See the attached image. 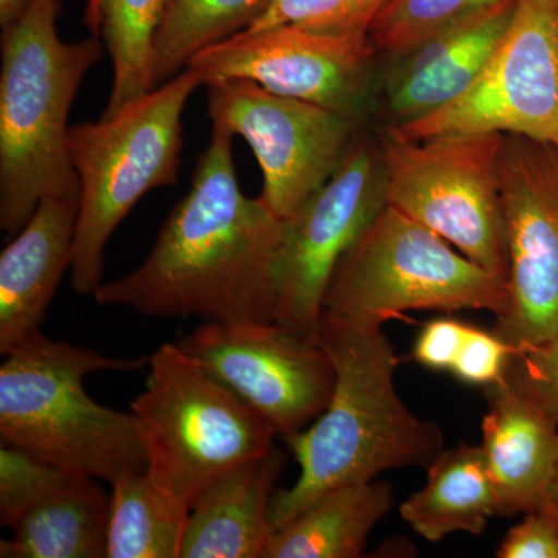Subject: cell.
<instances>
[{
    "mask_svg": "<svg viewBox=\"0 0 558 558\" xmlns=\"http://www.w3.org/2000/svg\"><path fill=\"white\" fill-rule=\"evenodd\" d=\"M233 138L213 124L191 189L171 209L148 258L126 277L102 282L94 295L98 304L157 318L274 322L282 220L263 197L242 193Z\"/></svg>",
    "mask_w": 558,
    "mask_h": 558,
    "instance_id": "6da1fadb",
    "label": "cell"
},
{
    "mask_svg": "<svg viewBox=\"0 0 558 558\" xmlns=\"http://www.w3.org/2000/svg\"><path fill=\"white\" fill-rule=\"evenodd\" d=\"M381 326L325 310L319 315L314 340L328 352L336 387L310 427L284 439L300 476L271 498L275 531L332 488L368 483L388 470L427 469L444 450L442 428L400 399L399 357Z\"/></svg>",
    "mask_w": 558,
    "mask_h": 558,
    "instance_id": "7a4b0ae2",
    "label": "cell"
},
{
    "mask_svg": "<svg viewBox=\"0 0 558 558\" xmlns=\"http://www.w3.org/2000/svg\"><path fill=\"white\" fill-rule=\"evenodd\" d=\"M61 0H28L2 27L0 229L14 238L46 197H80L69 153V113L84 76L101 60L97 36L64 43Z\"/></svg>",
    "mask_w": 558,
    "mask_h": 558,
    "instance_id": "3957f363",
    "label": "cell"
},
{
    "mask_svg": "<svg viewBox=\"0 0 558 558\" xmlns=\"http://www.w3.org/2000/svg\"><path fill=\"white\" fill-rule=\"evenodd\" d=\"M0 366V439L54 468L112 484L146 470L134 414L89 398L84 379L100 371H137L149 359H113L51 340L43 330Z\"/></svg>",
    "mask_w": 558,
    "mask_h": 558,
    "instance_id": "277c9868",
    "label": "cell"
},
{
    "mask_svg": "<svg viewBox=\"0 0 558 558\" xmlns=\"http://www.w3.org/2000/svg\"><path fill=\"white\" fill-rule=\"evenodd\" d=\"M201 86V73L189 68L116 116L70 128V159L80 180L70 282L80 295L100 289L106 245L137 202L178 183L183 110Z\"/></svg>",
    "mask_w": 558,
    "mask_h": 558,
    "instance_id": "5b68a950",
    "label": "cell"
},
{
    "mask_svg": "<svg viewBox=\"0 0 558 558\" xmlns=\"http://www.w3.org/2000/svg\"><path fill=\"white\" fill-rule=\"evenodd\" d=\"M132 400L146 473L190 510L213 484L274 449L277 432L178 343L149 357Z\"/></svg>",
    "mask_w": 558,
    "mask_h": 558,
    "instance_id": "8992f818",
    "label": "cell"
},
{
    "mask_svg": "<svg viewBox=\"0 0 558 558\" xmlns=\"http://www.w3.org/2000/svg\"><path fill=\"white\" fill-rule=\"evenodd\" d=\"M508 307V282L388 202L341 256L325 296V311L379 325L410 311L499 318Z\"/></svg>",
    "mask_w": 558,
    "mask_h": 558,
    "instance_id": "52a82bcc",
    "label": "cell"
},
{
    "mask_svg": "<svg viewBox=\"0 0 558 558\" xmlns=\"http://www.w3.org/2000/svg\"><path fill=\"white\" fill-rule=\"evenodd\" d=\"M379 142L388 204L508 282L498 175L505 134L451 132L413 140L388 128Z\"/></svg>",
    "mask_w": 558,
    "mask_h": 558,
    "instance_id": "ba28073f",
    "label": "cell"
},
{
    "mask_svg": "<svg viewBox=\"0 0 558 558\" xmlns=\"http://www.w3.org/2000/svg\"><path fill=\"white\" fill-rule=\"evenodd\" d=\"M207 102L215 126L248 143L263 171L260 197L281 220L332 179L363 132L362 124L333 110L248 80L208 83Z\"/></svg>",
    "mask_w": 558,
    "mask_h": 558,
    "instance_id": "9c48e42d",
    "label": "cell"
},
{
    "mask_svg": "<svg viewBox=\"0 0 558 558\" xmlns=\"http://www.w3.org/2000/svg\"><path fill=\"white\" fill-rule=\"evenodd\" d=\"M389 130L413 140L501 132L558 148V0H517L476 83L447 108Z\"/></svg>",
    "mask_w": 558,
    "mask_h": 558,
    "instance_id": "30bf717a",
    "label": "cell"
},
{
    "mask_svg": "<svg viewBox=\"0 0 558 558\" xmlns=\"http://www.w3.org/2000/svg\"><path fill=\"white\" fill-rule=\"evenodd\" d=\"M385 204L380 142L362 132L332 179L282 220L275 260V323L314 337L337 264Z\"/></svg>",
    "mask_w": 558,
    "mask_h": 558,
    "instance_id": "8fae6325",
    "label": "cell"
},
{
    "mask_svg": "<svg viewBox=\"0 0 558 558\" xmlns=\"http://www.w3.org/2000/svg\"><path fill=\"white\" fill-rule=\"evenodd\" d=\"M379 51L369 36L329 35L284 24L238 33L191 60L208 83L248 80L362 124L376 90Z\"/></svg>",
    "mask_w": 558,
    "mask_h": 558,
    "instance_id": "7c38bea8",
    "label": "cell"
},
{
    "mask_svg": "<svg viewBox=\"0 0 558 558\" xmlns=\"http://www.w3.org/2000/svg\"><path fill=\"white\" fill-rule=\"evenodd\" d=\"M288 439L328 407L336 369L325 348L275 322H204L178 343Z\"/></svg>",
    "mask_w": 558,
    "mask_h": 558,
    "instance_id": "4fadbf2b",
    "label": "cell"
},
{
    "mask_svg": "<svg viewBox=\"0 0 558 558\" xmlns=\"http://www.w3.org/2000/svg\"><path fill=\"white\" fill-rule=\"evenodd\" d=\"M498 175L509 307L492 330L515 349L558 330V148L505 134Z\"/></svg>",
    "mask_w": 558,
    "mask_h": 558,
    "instance_id": "5bb4252c",
    "label": "cell"
},
{
    "mask_svg": "<svg viewBox=\"0 0 558 558\" xmlns=\"http://www.w3.org/2000/svg\"><path fill=\"white\" fill-rule=\"evenodd\" d=\"M517 0H506L387 58L384 102L388 128L405 126L459 100L480 78L505 35Z\"/></svg>",
    "mask_w": 558,
    "mask_h": 558,
    "instance_id": "9a60e30c",
    "label": "cell"
},
{
    "mask_svg": "<svg viewBox=\"0 0 558 558\" xmlns=\"http://www.w3.org/2000/svg\"><path fill=\"white\" fill-rule=\"evenodd\" d=\"M80 197H46L0 253V354L38 333L72 267Z\"/></svg>",
    "mask_w": 558,
    "mask_h": 558,
    "instance_id": "2e32d148",
    "label": "cell"
},
{
    "mask_svg": "<svg viewBox=\"0 0 558 558\" xmlns=\"http://www.w3.org/2000/svg\"><path fill=\"white\" fill-rule=\"evenodd\" d=\"M483 449L497 517L543 510L558 464V424L501 385L487 388Z\"/></svg>",
    "mask_w": 558,
    "mask_h": 558,
    "instance_id": "e0dca14e",
    "label": "cell"
},
{
    "mask_svg": "<svg viewBox=\"0 0 558 558\" xmlns=\"http://www.w3.org/2000/svg\"><path fill=\"white\" fill-rule=\"evenodd\" d=\"M288 464L277 446L202 495L190 510L180 558H263L275 529L270 502Z\"/></svg>",
    "mask_w": 558,
    "mask_h": 558,
    "instance_id": "ac0fdd59",
    "label": "cell"
},
{
    "mask_svg": "<svg viewBox=\"0 0 558 558\" xmlns=\"http://www.w3.org/2000/svg\"><path fill=\"white\" fill-rule=\"evenodd\" d=\"M110 497L97 480L61 470L9 526L2 558L108 557Z\"/></svg>",
    "mask_w": 558,
    "mask_h": 558,
    "instance_id": "d6986e66",
    "label": "cell"
},
{
    "mask_svg": "<svg viewBox=\"0 0 558 558\" xmlns=\"http://www.w3.org/2000/svg\"><path fill=\"white\" fill-rule=\"evenodd\" d=\"M395 506L379 478L326 492L271 535L263 558H359L371 532Z\"/></svg>",
    "mask_w": 558,
    "mask_h": 558,
    "instance_id": "ffe728a7",
    "label": "cell"
},
{
    "mask_svg": "<svg viewBox=\"0 0 558 558\" xmlns=\"http://www.w3.org/2000/svg\"><path fill=\"white\" fill-rule=\"evenodd\" d=\"M425 470V486L400 505L402 520L429 543L457 532L483 535L498 502L481 446L444 449Z\"/></svg>",
    "mask_w": 558,
    "mask_h": 558,
    "instance_id": "44dd1931",
    "label": "cell"
},
{
    "mask_svg": "<svg viewBox=\"0 0 558 558\" xmlns=\"http://www.w3.org/2000/svg\"><path fill=\"white\" fill-rule=\"evenodd\" d=\"M110 486L108 558H179L190 509L146 470L123 473Z\"/></svg>",
    "mask_w": 558,
    "mask_h": 558,
    "instance_id": "7402d4cb",
    "label": "cell"
},
{
    "mask_svg": "<svg viewBox=\"0 0 558 558\" xmlns=\"http://www.w3.org/2000/svg\"><path fill=\"white\" fill-rule=\"evenodd\" d=\"M269 0H170L154 44L153 87L183 70L202 50L247 31Z\"/></svg>",
    "mask_w": 558,
    "mask_h": 558,
    "instance_id": "603a6c76",
    "label": "cell"
},
{
    "mask_svg": "<svg viewBox=\"0 0 558 558\" xmlns=\"http://www.w3.org/2000/svg\"><path fill=\"white\" fill-rule=\"evenodd\" d=\"M170 0H100V38L113 65V84L101 119L153 90L154 44Z\"/></svg>",
    "mask_w": 558,
    "mask_h": 558,
    "instance_id": "cb8c5ba5",
    "label": "cell"
},
{
    "mask_svg": "<svg viewBox=\"0 0 558 558\" xmlns=\"http://www.w3.org/2000/svg\"><path fill=\"white\" fill-rule=\"evenodd\" d=\"M506 0H389L369 32L379 54L405 53L438 33Z\"/></svg>",
    "mask_w": 558,
    "mask_h": 558,
    "instance_id": "d4e9b609",
    "label": "cell"
},
{
    "mask_svg": "<svg viewBox=\"0 0 558 558\" xmlns=\"http://www.w3.org/2000/svg\"><path fill=\"white\" fill-rule=\"evenodd\" d=\"M389 0H269L244 33L293 24L329 35L369 36ZM242 33V32H241Z\"/></svg>",
    "mask_w": 558,
    "mask_h": 558,
    "instance_id": "484cf974",
    "label": "cell"
},
{
    "mask_svg": "<svg viewBox=\"0 0 558 558\" xmlns=\"http://www.w3.org/2000/svg\"><path fill=\"white\" fill-rule=\"evenodd\" d=\"M497 385L558 424V330L545 341L513 349Z\"/></svg>",
    "mask_w": 558,
    "mask_h": 558,
    "instance_id": "4316f807",
    "label": "cell"
},
{
    "mask_svg": "<svg viewBox=\"0 0 558 558\" xmlns=\"http://www.w3.org/2000/svg\"><path fill=\"white\" fill-rule=\"evenodd\" d=\"M62 469L28 451L2 444L0 449V520L3 526L32 505Z\"/></svg>",
    "mask_w": 558,
    "mask_h": 558,
    "instance_id": "83f0119b",
    "label": "cell"
},
{
    "mask_svg": "<svg viewBox=\"0 0 558 558\" xmlns=\"http://www.w3.org/2000/svg\"><path fill=\"white\" fill-rule=\"evenodd\" d=\"M513 348L494 330L470 326L451 373L458 380L478 387H492L501 380Z\"/></svg>",
    "mask_w": 558,
    "mask_h": 558,
    "instance_id": "f1b7e54d",
    "label": "cell"
},
{
    "mask_svg": "<svg viewBox=\"0 0 558 558\" xmlns=\"http://www.w3.org/2000/svg\"><path fill=\"white\" fill-rule=\"evenodd\" d=\"M499 558H558V524L545 510L524 515L497 550Z\"/></svg>",
    "mask_w": 558,
    "mask_h": 558,
    "instance_id": "f546056e",
    "label": "cell"
},
{
    "mask_svg": "<svg viewBox=\"0 0 558 558\" xmlns=\"http://www.w3.org/2000/svg\"><path fill=\"white\" fill-rule=\"evenodd\" d=\"M469 325L453 318H436L427 323L414 343L413 355L418 365L435 371H451Z\"/></svg>",
    "mask_w": 558,
    "mask_h": 558,
    "instance_id": "4dcf8cb0",
    "label": "cell"
},
{
    "mask_svg": "<svg viewBox=\"0 0 558 558\" xmlns=\"http://www.w3.org/2000/svg\"><path fill=\"white\" fill-rule=\"evenodd\" d=\"M28 0H0V27H7L24 13Z\"/></svg>",
    "mask_w": 558,
    "mask_h": 558,
    "instance_id": "1f68e13d",
    "label": "cell"
},
{
    "mask_svg": "<svg viewBox=\"0 0 558 558\" xmlns=\"http://www.w3.org/2000/svg\"><path fill=\"white\" fill-rule=\"evenodd\" d=\"M84 25L89 28L92 36L100 38V0H87L84 11Z\"/></svg>",
    "mask_w": 558,
    "mask_h": 558,
    "instance_id": "d6a6232c",
    "label": "cell"
},
{
    "mask_svg": "<svg viewBox=\"0 0 558 558\" xmlns=\"http://www.w3.org/2000/svg\"><path fill=\"white\" fill-rule=\"evenodd\" d=\"M545 512H548L556 523L558 524V464L556 473H554L553 483L548 490V498H546Z\"/></svg>",
    "mask_w": 558,
    "mask_h": 558,
    "instance_id": "836d02e7",
    "label": "cell"
}]
</instances>
